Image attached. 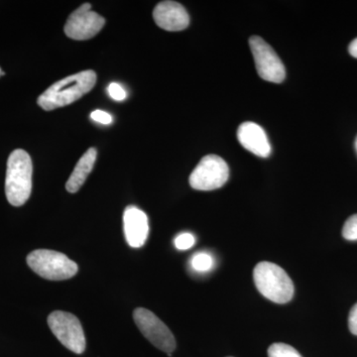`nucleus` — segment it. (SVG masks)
Segmentation results:
<instances>
[{
	"label": "nucleus",
	"mask_w": 357,
	"mask_h": 357,
	"mask_svg": "<svg viewBox=\"0 0 357 357\" xmlns=\"http://www.w3.org/2000/svg\"><path fill=\"white\" fill-rule=\"evenodd\" d=\"M31 157L22 149L14 150L7 161L6 195L14 206H23L32 192Z\"/></svg>",
	"instance_id": "f03ea898"
},
{
	"label": "nucleus",
	"mask_w": 357,
	"mask_h": 357,
	"mask_svg": "<svg viewBox=\"0 0 357 357\" xmlns=\"http://www.w3.org/2000/svg\"><path fill=\"white\" fill-rule=\"evenodd\" d=\"M123 227L129 246L133 248H142L149 234V222L146 213L137 206H128L123 213Z\"/></svg>",
	"instance_id": "9b49d317"
},
{
	"label": "nucleus",
	"mask_w": 357,
	"mask_h": 357,
	"mask_svg": "<svg viewBox=\"0 0 357 357\" xmlns=\"http://www.w3.org/2000/svg\"><path fill=\"white\" fill-rule=\"evenodd\" d=\"M349 328L352 335H357V303L349 312Z\"/></svg>",
	"instance_id": "aec40b11"
},
{
	"label": "nucleus",
	"mask_w": 357,
	"mask_h": 357,
	"mask_svg": "<svg viewBox=\"0 0 357 357\" xmlns=\"http://www.w3.org/2000/svg\"><path fill=\"white\" fill-rule=\"evenodd\" d=\"M349 52L352 57L357 59V38L354 39V41L349 44Z\"/></svg>",
	"instance_id": "412c9836"
},
{
	"label": "nucleus",
	"mask_w": 357,
	"mask_h": 357,
	"mask_svg": "<svg viewBox=\"0 0 357 357\" xmlns=\"http://www.w3.org/2000/svg\"><path fill=\"white\" fill-rule=\"evenodd\" d=\"M342 236L347 241H357V213L347 218L342 229Z\"/></svg>",
	"instance_id": "dca6fc26"
},
{
	"label": "nucleus",
	"mask_w": 357,
	"mask_h": 357,
	"mask_svg": "<svg viewBox=\"0 0 357 357\" xmlns=\"http://www.w3.org/2000/svg\"><path fill=\"white\" fill-rule=\"evenodd\" d=\"M256 288L266 299L276 304H286L292 300L294 284L288 274L278 265L260 262L253 271Z\"/></svg>",
	"instance_id": "7ed1b4c3"
},
{
	"label": "nucleus",
	"mask_w": 357,
	"mask_h": 357,
	"mask_svg": "<svg viewBox=\"0 0 357 357\" xmlns=\"http://www.w3.org/2000/svg\"><path fill=\"white\" fill-rule=\"evenodd\" d=\"M107 91H109V95L112 96V100H117V102L126 100V96H128L126 89L117 83L110 84L109 88H107Z\"/></svg>",
	"instance_id": "a211bd4d"
},
{
	"label": "nucleus",
	"mask_w": 357,
	"mask_h": 357,
	"mask_svg": "<svg viewBox=\"0 0 357 357\" xmlns=\"http://www.w3.org/2000/svg\"><path fill=\"white\" fill-rule=\"evenodd\" d=\"M133 319L141 333L154 347L171 356L176 349V340L168 326L156 314L144 307L134 310Z\"/></svg>",
	"instance_id": "0eeeda50"
},
{
	"label": "nucleus",
	"mask_w": 357,
	"mask_h": 357,
	"mask_svg": "<svg viewBox=\"0 0 357 357\" xmlns=\"http://www.w3.org/2000/svg\"><path fill=\"white\" fill-rule=\"evenodd\" d=\"M196 243V238L191 234H178L175 239V246L178 250H188V249L192 248Z\"/></svg>",
	"instance_id": "f3484780"
},
{
	"label": "nucleus",
	"mask_w": 357,
	"mask_h": 357,
	"mask_svg": "<svg viewBox=\"0 0 357 357\" xmlns=\"http://www.w3.org/2000/svg\"><path fill=\"white\" fill-rule=\"evenodd\" d=\"M229 177L227 162L218 155H206L190 176L189 183L198 191H213L220 189Z\"/></svg>",
	"instance_id": "423d86ee"
},
{
	"label": "nucleus",
	"mask_w": 357,
	"mask_h": 357,
	"mask_svg": "<svg viewBox=\"0 0 357 357\" xmlns=\"http://www.w3.org/2000/svg\"><path fill=\"white\" fill-rule=\"evenodd\" d=\"M91 117L93 121L98 122V123L110 124L112 122V115L103 110H96V112H91Z\"/></svg>",
	"instance_id": "6ab92c4d"
},
{
	"label": "nucleus",
	"mask_w": 357,
	"mask_h": 357,
	"mask_svg": "<svg viewBox=\"0 0 357 357\" xmlns=\"http://www.w3.org/2000/svg\"><path fill=\"white\" fill-rule=\"evenodd\" d=\"M96 83V72L83 70L52 84L39 96L37 102L47 112L60 109L83 98L93 89Z\"/></svg>",
	"instance_id": "f257e3e1"
},
{
	"label": "nucleus",
	"mask_w": 357,
	"mask_h": 357,
	"mask_svg": "<svg viewBox=\"0 0 357 357\" xmlns=\"http://www.w3.org/2000/svg\"><path fill=\"white\" fill-rule=\"evenodd\" d=\"M155 23L167 31H182L190 24V16L182 4L176 1H162L153 11Z\"/></svg>",
	"instance_id": "9d476101"
},
{
	"label": "nucleus",
	"mask_w": 357,
	"mask_h": 357,
	"mask_svg": "<svg viewBox=\"0 0 357 357\" xmlns=\"http://www.w3.org/2000/svg\"><path fill=\"white\" fill-rule=\"evenodd\" d=\"M105 24V18L91 10V4L84 3L70 14L65 25V33L70 39L83 41L95 37Z\"/></svg>",
	"instance_id": "1a4fd4ad"
},
{
	"label": "nucleus",
	"mask_w": 357,
	"mask_h": 357,
	"mask_svg": "<svg viewBox=\"0 0 357 357\" xmlns=\"http://www.w3.org/2000/svg\"><path fill=\"white\" fill-rule=\"evenodd\" d=\"M48 325L59 342L77 354L86 351V337L81 321L75 314L63 311L51 312Z\"/></svg>",
	"instance_id": "39448f33"
},
{
	"label": "nucleus",
	"mask_w": 357,
	"mask_h": 357,
	"mask_svg": "<svg viewBox=\"0 0 357 357\" xmlns=\"http://www.w3.org/2000/svg\"><path fill=\"white\" fill-rule=\"evenodd\" d=\"M191 264L196 271L208 272L213 266V259L208 253L199 252L192 256Z\"/></svg>",
	"instance_id": "2eb2a0df"
},
{
	"label": "nucleus",
	"mask_w": 357,
	"mask_h": 357,
	"mask_svg": "<svg viewBox=\"0 0 357 357\" xmlns=\"http://www.w3.org/2000/svg\"><path fill=\"white\" fill-rule=\"evenodd\" d=\"M96 148H89L88 151L82 156V158L77 162L72 175L70 176L67 184H66V189L70 194H75L81 189L82 185L86 182V178L89 177L93 166H95L96 161Z\"/></svg>",
	"instance_id": "ddd939ff"
},
{
	"label": "nucleus",
	"mask_w": 357,
	"mask_h": 357,
	"mask_svg": "<svg viewBox=\"0 0 357 357\" xmlns=\"http://www.w3.org/2000/svg\"><path fill=\"white\" fill-rule=\"evenodd\" d=\"M249 46L259 77L271 83H282L286 77L285 67L274 49L259 36H251Z\"/></svg>",
	"instance_id": "6e6552de"
},
{
	"label": "nucleus",
	"mask_w": 357,
	"mask_h": 357,
	"mask_svg": "<svg viewBox=\"0 0 357 357\" xmlns=\"http://www.w3.org/2000/svg\"><path fill=\"white\" fill-rule=\"evenodd\" d=\"M229 357H231V356H229Z\"/></svg>",
	"instance_id": "b1692460"
},
{
	"label": "nucleus",
	"mask_w": 357,
	"mask_h": 357,
	"mask_svg": "<svg viewBox=\"0 0 357 357\" xmlns=\"http://www.w3.org/2000/svg\"><path fill=\"white\" fill-rule=\"evenodd\" d=\"M237 138L244 149L262 158L271 154V145L261 126L255 122H243L237 130Z\"/></svg>",
	"instance_id": "f8f14e48"
},
{
	"label": "nucleus",
	"mask_w": 357,
	"mask_h": 357,
	"mask_svg": "<svg viewBox=\"0 0 357 357\" xmlns=\"http://www.w3.org/2000/svg\"><path fill=\"white\" fill-rule=\"evenodd\" d=\"M268 357H303L293 347L286 344H273L268 349Z\"/></svg>",
	"instance_id": "4468645a"
},
{
	"label": "nucleus",
	"mask_w": 357,
	"mask_h": 357,
	"mask_svg": "<svg viewBox=\"0 0 357 357\" xmlns=\"http://www.w3.org/2000/svg\"><path fill=\"white\" fill-rule=\"evenodd\" d=\"M356 152H357V137H356Z\"/></svg>",
	"instance_id": "4be33fe9"
},
{
	"label": "nucleus",
	"mask_w": 357,
	"mask_h": 357,
	"mask_svg": "<svg viewBox=\"0 0 357 357\" xmlns=\"http://www.w3.org/2000/svg\"><path fill=\"white\" fill-rule=\"evenodd\" d=\"M1 73H2V70H1V69H0V77H1Z\"/></svg>",
	"instance_id": "5701e85b"
},
{
	"label": "nucleus",
	"mask_w": 357,
	"mask_h": 357,
	"mask_svg": "<svg viewBox=\"0 0 357 357\" xmlns=\"http://www.w3.org/2000/svg\"><path fill=\"white\" fill-rule=\"evenodd\" d=\"M28 266L42 278L51 281L68 280L79 271L76 262L58 251L38 249L27 256Z\"/></svg>",
	"instance_id": "20e7f679"
}]
</instances>
